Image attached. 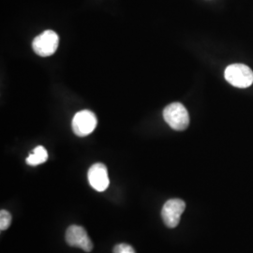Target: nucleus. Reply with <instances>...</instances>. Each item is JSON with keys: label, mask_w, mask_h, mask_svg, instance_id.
Returning <instances> with one entry per match:
<instances>
[{"label": "nucleus", "mask_w": 253, "mask_h": 253, "mask_svg": "<svg viewBox=\"0 0 253 253\" xmlns=\"http://www.w3.org/2000/svg\"><path fill=\"white\" fill-rule=\"evenodd\" d=\"M58 35L53 30H46L34 39L32 47L37 54L45 57L55 53L58 47Z\"/></svg>", "instance_id": "nucleus-3"}, {"label": "nucleus", "mask_w": 253, "mask_h": 253, "mask_svg": "<svg viewBox=\"0 0 253 253\" xmlns=\"http://www.w3.org/2000/svg\"><path fill=\"white\" fill-rule=\"evenodd\" d=\"M66 242L71 247L80 248L86 253L93 250V243L84 228L78 225L69 227L66 232Z\"/></svg>", "instance_id": "nucleus-6"}, {"label": "nucleus", "mask_w": 253, "mask_h": 253, "mask_svg": "<svg viewBox=\"0 0 253 253\" xmlns=\"http://www.w3.org/2000/svg\"><path fill=\"white\" fill-rule=\"evenodd\" d=\"M114 253H135V251L129 245L118 244L115 247Z\"/></svg>", "instance_id": "nucleus-10"}, {"label": "nucleus", "mask_w": 253, "mask_h": 253, "mask_svg": "<svg viewBox=\"0 0 253 253\" xmlns=\"http://www.w3.org/2000/svg\"><path fill=\"white\" fill-rule=\"evenodd\" d=\"M11 214L9 211L2 209L0 211V230L5 231L9 228L10 223H11Z\"/></svg>", "instance_id": "nucleus-9"}, {"label": "nucleus", "mask_w": 253, "mask_h": 253, "mask_svg": "<svg viewBox=\"0 0 253 253\" xmlns=\"http://www.w3.org/2000/svg\"><path fill=\"white\" fill-rule=\"evenodd\" d=\"M226 81L238 88H247L253 84V70L245 64H232L224 72Z\"/></svg>", "instance_id": "nucleus-2"}, {"label": "nucleus", "mask_w": 253, "mask_h": 253, "mask_svg": "<svg viewBox=\"0 0 253 253\" xmlns=\"http://www.w3.org/2000/svg\"><path fill=\"white\" fill-rule=\"evenodd\" d=\"M91 187L99 192L107 190L110 184L107 168L102 163H96L92 165L87 173Z\"/></svg>", "instance_id": "nucleus-7"}, {"label": "nucleus", "mask_w": 253, "mask_h": 253, "mask_svg": "<svg viewBox=\"0 0 253 253\" xmlns=\"http://www.w3.org/2000/svg\"><path fill=\"white\" fill-rule=\"evenodd\" d=\"M163 118L174 130H184L190 124L189 113L180 102H172L165 107Z\"/></svg>", "instance_id": "nucleus-1"}, {"label": "nucleus", "mask_w": 253, "mask_h": 253, "mask_svg": "<svg viewBox=\"0 0 253 253\" xmlns=\"http://www.w3.org/2000/svg\"><path fill=\"white\" fill-rule=\"evenodd\" d=\"M186 209V204L183 200H168L162 210V217L165 225L169 228H175L180 221L181 215Z\"/></svg>", "instance_id": "nucleus-5"}, {"label": "nucleus", "mask_w": 253, "mask_h": 253, "mask_svg": "<svg viewBox=\"0 0 253 253\" xmlns=\"http://www.w3.org/2000/svg\"><path fill=\"white\" fill-rule=\"evenodd\" d=\"M47 160H48L47 150L43 146L39 145V146H37L36 148H34L32 153L28 156V158L27 159V163L31 166H37L42 163H45Z\"/></svg>", "instance_id": "nucleus-8"}, {"label": "nucleus", "mask_w": 253, "mask_h": 253, "mask_svg": "<svg viewBox=\"0 0 253 253\" xmlns=\"http://www.w3.org/2000/svg\"><path fill=\"white\" fill-rule=\"evenodd\" d=\"M72 126L76 135L80 137L89 135L97 126V118L89 110H83L74 116Z\"/></svg>", "instance_id": "nucleus-4"}]
</instances>
